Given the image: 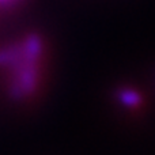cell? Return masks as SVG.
<instances>
[{
	"label": "cell",
	"instance_id": "obj_1",
	"mask_svg": "<svg viewBox=\"0 0 155 155\" xmlns=\"http://www.w3.org/2000/svg\"><path fill=\"white\" fill-rule=\"evenodd\" d=\"M41 54L42 40L38 35H29L23 44L0 51V67L11 71L10 95L12 99L22 101L35 90Z\"/></svg>",
	"mask_w": 155,
	"mask_h": 155
},
{
	"label": "cell",
	"instance_id": "obj_2",
	"mask_svg": "<svg viewBox=\"0 0 155 155\" xmlns=\"http://www.w3.org/2000/svg\"><path fill=\"white\" fill-rule=\"evenodd\" d=\"M14 0H0V4H5V3H11Z\"/></svg>",
	"mask_w": 155,
	"mask_h": 155
}]
</instances>
